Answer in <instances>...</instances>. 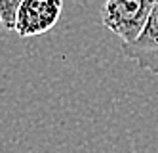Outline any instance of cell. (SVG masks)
<instances>
[{"label": "cell", "instance_id": "7a4b0ae2", "mask_svg": "<svg viewBox=\"0 0 158 153\" xmlns=\"http://www.w3.org/2000/svg\"><path fill=\"white\" fill-rule=\"evenodd\" d=\"M63 0H23L15 17V33L19 37H36L48 33L59 21Z\"/></svg>", "mask_w": 158, "mask_h": 153}, {"label": "cell", "instance_id": "277c9868", "mask_svg": "<svg viewBox=\"0 0 158 153\" xmlns=\"http://www.w3.org/2000/svg\"><path fill=\"white\" fill-rule=\"evenodd\" d=\"M21 2L23 0H0V25L6 31L15 29V17Z\"/></svg>", "mask_w": 158, "mask_h": 153}, {"label": "cell", "instance_id": "6da1fadb", "mask_svg": "<svg viewBox=\"0 0 158 153\" xmlns=\"http://www.w3.org/2000/svg\"><path fill=\"white\" fill-rule=\"evenodd\" d=\"M156 0H105L101 6V23L120 38V44L139 37Z\"/></svg>", "mask_w": 158, "mask_h": 153}, {"label": "cell", "instance_id": "3957f363", "mask_svg": "<svg viewBox=\"0 0 158 153\" xmlns=\"http://www.w3.org/2000/svg\"><path fill=\"white\" fill-rule=\"evenodd\" d=\"M120 46H122V54L128 60L135 61L139 69L158 75V0L154 2L139 37Z\"/></svg>", "mask_w": 158, "mask_h": 153}]
</instances>
